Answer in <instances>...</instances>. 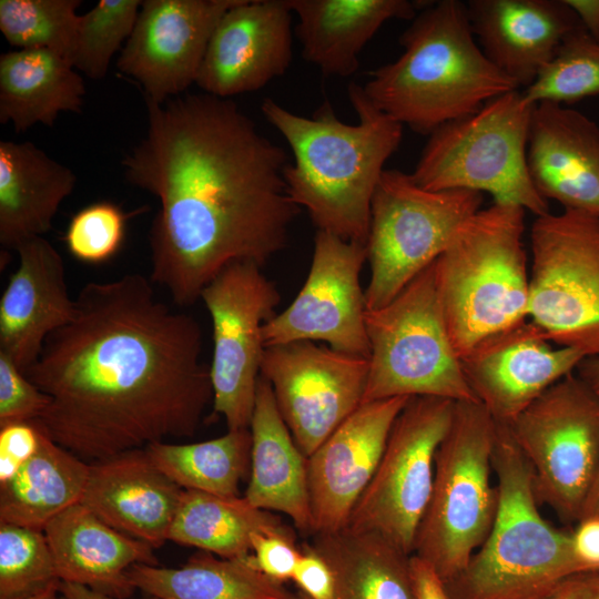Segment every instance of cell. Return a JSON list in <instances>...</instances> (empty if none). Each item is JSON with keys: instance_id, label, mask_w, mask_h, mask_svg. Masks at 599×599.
I'll use <instances>...</instances> for the list:
<instances>
[{"instance_id": "1", "label": "cell", "mask_w": 599, "mask_h": 599, "mask_svg": "<svg viewBox=\"0 0 599 599\" xmlns=\"http://www.w3.org/2000/svg\"><path fill=\"white\" fill-rule=\"evenodd\" d=\"M202 349L199 322L162 302L151 278L89 282L24 372L50 397L33 423L88 464L192 437L213 404Z\"/></svg>"}, {"instance_id": "2", "label": "cell", "mask_w": 599, "mask_h": 599, "mask_svg": "<svg viewBox=\"0 0 599 599\" xmlns=\"http://www.w3.org/2000/svg\"><path fill=\"white\" fill-rule=\"evenodd\" d=\"M145 104L146 134L122 166L160 201L150 278L186 306L231 263L263 267L286 246L300 207L284 179L287 153L234 101L203 92Z\"/></svg>"}, {"instance_id": "3", "label": "cell", "mask_w": 599, "mask_h": 599, "mask_svg": "<svg viewBox=\"0 0 599 599\" xmlns=\"http://www.w3.org/2000/svg\"><path fill=\"white\" fill-rule=\"evenodd\" d=\"M347 93L357 124L342 122L328 101L312 118L270 98L261 111L292 149L284 179L294 204L308 212L317 231L366 245L373 195L400 144L403 124L377 109L362 85L352 82Z\"/></svg>"}, {"instance_id": "4", "label": "cell", "mask_w": 599, "mask_h": 599, "mask_svg": "<svg viewBox=\"0 0 599 599\" xmlns=\"http://www.w3.org/2000/svg\"><path fill=\"white\" fill-rule=\"evenodd\" d=\"M399 43L398 59L373 71L363 89L377 109L420 134L519 89L480 49L465 2L426 6Z\"/></svg>"}, {"instance_id": "5", "label": "cell", "mask_w": 599, "mask_h": 599, "mask_svg": "<svg viewBox=\"0 0 599 599\" xmlns=\"http://www.w3.org/2000/svg\"><path fill=\"white\" fill-rule=\"evenodd\" d=\"M496 424V517L464 570L445 582L450 599H537L565 578L590 570L576 555L572 534L540 514L530 467L508 426Z\"/></svg>"}, {"instance_id": "6", "label": "cell", "mask_w": 599, "mask_h": 599, "mask_svg": "<svg viewBox=\"0 0 599 599\" xmlns=\"http://www.w3.org/2000/svg\"><path fill=\"white\" fill-rule=\"evenodd\" d=\"M525 214V209L510 204L478 210L433 263L438 300L459 358L528 321Z\"/></svg>"}, {"instance_id": "7", "label": "cell", "mask_w": 599, "mask_h": 599, "mask_svg": "<svg viewBox=\"0 0 599 599\" xmlns=\"http://www.w3.org/2000/svg\"><path fill=\"white\" fill-rule=\"evenodd\" d=\"M496 433L495 419L479 402H456L451 424L436 451L432 494L413 552L444 582L464 570L494 524Z\"/></svg>"}, {"instance_id": "8", "label": "cell", "mask_w": 599, "mask_h": 599, "mask_svg": "<svg viewBox=\"0 0 599 599\" xmlns=\"http://www.w3.org/2000/svg\"><path fill=\"white\" fill-rule=\"evenodd\" d=\"M534 109L522 91L514 90L440 125L429 134L412 177L425 190L489 193L494 203L518 205L536 216L549 213L527 164Z\"/></svg>"}, {"instance_id": "9", "label": "cell", "mask_w": 599, "mask_h": 599, "mask_svg": "<svg viewBox=\"0 0 599 599\" xmlns=\"http://www.w3.org/2000/svg\"><path fill=\"white\" fill-rule=\"evenodd\" d=\"M366 332L363 403L416 396L478 402L448 334L433 263L387 304L366 309Z\"/></svg>"}, {"instance_id": "10", "label": "cell", "mask_w": 599, "mask_h": 599, "mask_svg": "<svg viewBox=\"0 0 599 599\" xmlns=\"http://www.w3.org/2000/svg\"><path fill=\"white\" fill-rule=\"evenodd\" d=\"M483 200L470 190H425L410 174L385 169L370 206L366 309L387 304L434 263Z\"/></svg>"}, {"instance_id": "11", "label": "cell", "mask_w": 599, "mask_h": 599, "mask_svg": "<svg viewBox=\"0 0 599 599\" xmlns=\"http://www.w3.org/2000/svg\"><path fill=\"white\" fill-rule=\"evenodd\" d=\"M530 247L528 321L550 343L599 356V216H537Z\"/></svg>"}, {"instance_id": "12", "label": "cell", "mask_w": 599, "mask_h": 599, "mask_svg": "<svg viewBox=\"0 0 599 599\" xmlns=\"http://www.w3.org/2000/svg\"><path fill=\"white\" fill-rule=\"evenodd\" d=\"M507 426L530 467L539 502L578 522L599 460V395L573 372Z\"/></svg>"}, {"instance_id": "13", "label": "cell", "mask_w": 599, "mask_h": 599, "mask_svg": "<svg viewBox=\"0 0 599 599\" xmlns=\"http://www.w3.org/2000/svg\"><path fill=\"white\" fill-rule=\"evenodd\" d=\"M456 402L410 397L390 429L383 456L355 505L346 529L380 537L413 555L435 474V456L453 419Z\"/></svg>"}, {"instance_id": "14", "label": "cell", "mask_w": 599, "mask_h": 599, "mask_svg": "<svg viewBox=\"0 0 599 599\" xmlns=\"http://www.w3.org/2000/svg\"><path fill=\"white\" fill-rule=\"evenodd\" d=\"M213 327L210 374L213 412L227 430L250 428L261 363L263 327L281 302L277 286L253 262L225 266L202 291Z\"/></svg>"}, {"instance_id": "15", "label": "cell", "mask_w": 599, "mask_h": 599, "mask_svg": "<svg viewBox=\"0 0 599 599\" xmlns=\"http://www.w3.org/2000/svg\"><path fill=\"white\" fill-rule=\"evenodd\" d=\"M261 376L308 457L363 403L368 358L298 341L265 347Z\"/></svg>"}, {"instance_id": "16", "label": "cell", "mask_w": 599, "mask_h": 599, "mask_svg": "<svg viewBox=\"0 0 599 599\" xmlns=\"http://www.w3.org/2000/svg\"><path fill=\"white\" fill-rule=\"evenodd\" d=\"M366 261L365 244L317 231L302 288L263 327L265 347L323 342L335 351L368 358L365 291L361 286Z\"/></svg>"}, {"instance_id": "17", "label": "cell", "mask_w": 599, "mask_h": 599, "mask_svg": "<svg viewBox=\"0 0 599 599\" xmlns=\"http://www.w3.org/2000/svg\"><path fill=\"white\" fill-rule=\"evenodd\" d=\"M240 0H145L116 61L162 104L196 78L221 17Z\"/></svg>"}, {"instance_id": "18", "label": "cell", "mask_w": 599, "mask_h": 599, "mask_svg": "<svg viewBox=\"0 0 599 599\" xmlns=\"http://www.w3.org/2000/svg\"><path fill=\"white\" fill-rule=\"evenodd\" d=\"M409 398L361 404L307 457L314 535L346 527L377 469L394 422Z\"/></svg>"}, {"instance_id": "19", "label": "cell", "mask_w": 599, "mask_h": 599, "mask_svg": "<svg viewBox=\"0 0 599 599\" xmlns=\"http://www.w3.org/2000/svg\"><path fill=\"white\" fill-rule=\"evenodd\" d=\"M292 10L286 0H240L217 22L196 84L229 99L260 90L292 61Z\"/></svg>"}, {"instance_id": "20", "label": "cell", "mask_w": 599, "mask_h": 599, "mask_svg": "<svg viewBox=\"0 0 599 599\" xmlns=\"http://www.w3.org/2000/svg\"><path fill=\"white\" fill-rule=\"evenodd\" d=\"M586 356L554 347L529 321L495 335L460 358L476 399L496 423L509 425Z\"/></svg>"}, {"instance_id": "21", "label": "cell", "mask_w": 599, "mask_h": 599, "mask_svg": "<svg viewBox=\"0 0 599 599\" xmlns=\"http://www.w3.org/2000/svg\"><path fill=\"white\" fill-rule=\"evenodd\" d=\"M19 263L0 297V353L23 373L38 359L47 338L75 313L64 262L43 236L21 243Z\"/></svg>"}, {"instance_id": "22", "label": "cell", "mask_w": 599, "mask_h": 599, "mask_svg": "<svg viewBox=\"0 0 599 599\" xmlns=\"http://www.w3.org/2000/svg\"><path fill=\"white\" fill-rule=\"evenodd\" d=\"M527 164L545 200L599 216V125L593 120L564 104L536 103Z\"/></svg>"}, {"instance_id": "23", "label": "cell", "mask_w": 599, "mask_h": 599, "mask_svg": "<svg viewBox=\"0 0 599 599\" xmlns=\"http://www.w3.org/2000/svg\"><path fill=\"white\" fill-rule=\"evenodd\" d=\"M466 8L485 55L525 89L582 27L566 0H469Z\"/></svg>"}, {"instance_id": "24", "label": "cell", "mask_w": 599, "mask_h": 599, "mask_svg": "<svg viewBox=\"0 0 599 599\" xmlns=\"http://www.w3.org/2000/svg\"><path fill=\"white\" fill-rule=\"evenodd\" d=\"M182 493L139 448L91 464L80 502L109 526L156 549L169 540Z\"/></svg>"}, {"instance_id": "25", "label": "cell", "mask_w": 599, "mask_h": 599, "mask_svg": "<svg viewBox=\"0 0 599 599\" xmlns=\"http://www.w3.org/2000/svg\"><path fill=\"white\" fill-rule=\"evenodd\" d=\"M61 582L128 598L134 590L128 570L136 564L158 565L153 548L120 532L78 502L43 528Z\"/></svg>"}, {"instance_id": "26", "label": "cell", "mask_w": 599, "mask_h": 599, "mask_svg": "<svg viewBox=\"0 0 599 599\" xmlns=\"http://www.w3.org/2000/svg\"><path fill=\"white\" fill-rule=\"evenodd\" d=\"M251 477L244 498L254 507L287 515L303 534H313L307 457L283 420L271 385L260 376L250 424Z\"/></svg>"}, {"instance_id": "27", "label": "cell", "mask_w": 599, "mask_h": 599, "mask_svg": "<svg viewBox=\"0 0 599 599\" xmlns=\"http://www.w3.org/2000/svg\"><path fill=\"white\" fill-rule=\"evenodd\" d=\"M298 17L303 58L323 74L347 78L379 28L393 19L413 20L420 8L409 0H286Z\"/></svg>"}, {"instance_id": "28", "label": "cell", "mask_w": 599, "mask_h": 599, "mask_svg": "<svg viewBox=\"0 0 599 599\" xmlns=\"http://www.w3.org/2000/svg\"><path fill=\"white\" fill-rule=\"evenodd\" d=\"M77 176L31 142H0V244L7 250L42 236Z\"/></svg>"}, {"instance_id": "29", "label": "cell", "mask_w": 599, "mask_h": 599, "mask_svg": "<svg viewBox=\"0 0 599 599\" xmlns=\"http://www.w3.org/2000/svg\"><path fill=\"white\" fill-rule=\"evenodd\" d=\"M85 87L61 55L16 49L0 57V122L17 133L42 123L53 126L60 112H81Z\"/></svg>"}, {"instance_id": "30", "label": "cell", "mask_w": 599, "mask_h": 599, "mask_svg": "<svg viewBox=\"0 0 599 599\" xmlns=\"http://www.w3.org/2000/svg\"><path fill=\"white\" fill-rule=\"evenodd\" d=\"M90 465L42 432L37 450L0 483V522L43 530L80 502Z\"/></svg>"}, {"instance_id": "31", "label": "cell", "mask_w": 599, "mask_h": 599, "mask_svg": "<svg viewBox=\"0 0 599 599\" xmlns=\"http://www.w3.org/2000/svg\"><path fill=\"white\" fill-rule=\"evenodd\" d=\"M128 578L134 589L159 599H296L254 567L252 552L226 559L201 551L177 568L136 564Z\"/></svg>"}, {"instance_id": "32", "label": "cell", "mask_w": 599, "mask_h": 599, "mask_svg": "<svg viewBox=\"0 0 599 599\" xmlns=\"http://www.w3.org/2000/svg\"><path fill=\"white\" fill-rule=\"evenodd\" d=\"M256 532L295 537L278 516L252 506L244 497L183 489L169 540L235 559L251 554Z\"/></svg>"}, {"instance_id": "33", "label": "cell", "mask_w": 599, "mask_h": 599, "mask_svg": "<svg viewBox=\"0 0 599 599\" xmlns=\"http://www.w3.org/2000/svg\"><path fill=\"white\" fill-rule=\"evenodd\" d=\"M311 544L334 570L335 599H415L412 555L380 537L344 528L315 534Z\"/></svg>"}, {"instance_id": "34", "label": "cell", "mask_w": 599, "mask_h": 599, "mask_svg": "<svg viewBox=\"0 0 599 599\" xmlns=\"http://www.w3.org/2000/svg\"><path fill=\"white\" fill-rule=\"evenodd\" d=\"M154 465L183 489L240 497L238 486L251 469L250 428L191 444L153 443L144 447Z\"/></svg>"}, {"instance_id": "35", "label": "cell", "mask_w": 599, "mask_h": 599, "mask_svg": "<svg viewBox=\"0 0 599 599\" xmlns=\"http://www.w3.org/2000/svg\"><path fill=\"white\" fill-rule=\"evenodd\" d=\"M80 4L79 0H0V30L17 49L49 50L67 60Z\"/></svg>"}, {"instance_id": "36", "label": "cell", "mask_w": 599, "mask_h": 599, "mask_svg": "<svg viewBox=\"0 0 599 599\" xmlns=\"http://www.w3.org/2000/svg\"><path fill=\"white\" fill-rule=\"evenodd\" d=\"M60 583L43 530L0 522V599H28Z\"/></svg>"}, {"instance_id": "37", "label": "cell", "mask_w": 599, "mask_h": 599, "mask_svg": "<svg viewBox=\"0 0 599 599\" xmlns=\"http://www.w3.org/2000/svg\"><path fill=\"white\" fill-rule=\"evenodd\" d=\"M141 4L140 0H100L79 14L67 61L90 79L104 78L112 57L131 35Z\"/></svg>"}, {"instance_id": "38", "label": "cell", "mask_w": 599, "mask_h": 599, "mask_svg": "<svg viewBox=\"0 0 599 599\" xmlns=\"http://www.w3.org/2000/svg\"><path fill=\"white\" fill-rule=\"evenodd\" d=\"M526 99L567 104L599 95V43L583 27L570 33L528 88Z\"/></svg>"}, {"instance_id": "39", "label": "cell", "mask_w": 599, "mask_h": 599, "mask_svg": "<svg viewBox=\"0 0 599 599\" xmlns=\"http://www.w3.org/2000/svg\"><path fill=\"white\" fill-rule=\"evenodd\" d=\"M126 216L110 202H98L80 210L71 219L65 244L72 256L87 264L109 261L120 250Z\"/></svg>"}, {"instance_id": "40", "label": "cell", "mask_w": 599, "mask_h": 599, "mask_svg": "<svg viewBox=\"0 0 599 599\" xmlns=\"http://www.w3.org/2000/svg\"><path fill=\"white\" fill-rule=\"evenodd\" d=\"M50 405V397L3 353H0V427L34 422Z\"/></svg>"}, {"instance_id": "41", "label": "cell", "mask_w": 599, "mask_h": 599, "mask_svg": "<svg viewBox=\"0 0 599 599\" xmlns=\"http://www.w3.org/2000/svg\"><path fill=\"white\" fill-rule=\"evenodd\" d=\"M296 537L256 532L252 536V561L265 576L285 582L292 580L302 557Z\"/></svg>"}, {"instance_id": "42", "label": "cell", "mask_w": 599, "mask_h": 599, "mask_svg": "<svg viewBox=\"0 0 599 599\" xmlns=\"http://www.w3.org/2000/svg\"><path fill=\"white\" fill-rule=\"evenodd\" d=\"M302 557L292 581L296 599H335L336 577L329 562L312 544L302 545Z\"/></svg>"}, {"instance_id": "43", "label": "cell", "mask_w": 599, "mask_h": 599, "mask_svg": "<svg viewBox=\"0 0 599 599\" xmlns=\"http://www.w3.org/2000/svg\"><path fill=\"white\" fill-rule=\"evenodd\" d=\"M41 429L33 422L0 427V483L8 479L38 448Z\"/></svg>"}, {"instance_id": "44", "label": "cell", "mask_w": 599, "mask_h": 599, "mask_svg": "<svg viewBox=\"0 0 599 599\" xmlns=\"http://www.w3.org/2000/svg\"><path fill=\"white\" fill-rule=\"evenodd\" d=\"M537 599H599V570L573 573Z\"/></svg>"}, {"instance_id": "45", "label": "cell", "mask_w": 599, "mask_h": 599, "mask_svg": "<svg viewBox=\"0 0 599 599\" xmlns=\"http://www.w3.org/2000/svg\"><path fill=\"white\" fill-rule=\"evenodd\" d=\"M409 566L415 599H450L445 582L428 562L412 555Z\"/></svg>"}, {"instance_id": "46", "label": "cell", "mask_w": 599, "mask_h": 599, "mask_svg": "<svg viewBox=\"0 0 599 599\" xmlns=\"http://www.w3.org/2000/svg\"><path fill=\"white\" fill-rule=\"evenodd\" d=\"M571 534L579 560L590 570H599V518L580 520Z\"/></svg>"}, {"instance_id": "47", "label": "cell", "mask_w": 599, "mask_h": 599, "mask_svg": "<svg viewBox=\"0 0 599 599\" xmlns=\"http://www.w3.org/2000/svg\"><path fill=\"white\" fill-rule=\"evenodd\" d=\"M588 34L599 43V0H566Z\"/></svg>"}, {"instance_id": "48", "label": "cell", "mask_w": 599, "mask_h": 599, "mask_svg": "<svg viewBox=\"0 0 599 599\" xmlns=\"http://www.w3.org/2000/svg\"><path fill=\"white\" fill-rule=\"evenodd\" d=\"M60 592L65 599H128V598H116L99 591H95L87 586L73 583V582H61ZM142 599H159L152 596H148Z\"/></svg>"}, {"instance_id": "49", "label": "cell", "mask_w": 599, "mask_h": 599, "mask_svg": "<svg viewBox=\"0 0 599 599\" xmlns=\"http://www.w3.org/2000/svg\"><path fill=\"white\" fill-rule=\"evenodd\" d=\"M590 518H599V460L582 505L579 521Z\"/></svg>"}, {"instance_id": "50", "label": "cell", "mask_w": 599, "mask_h": 599, "mask_svg": "<svg viewBox=\"0 0 599 599\" xmlns=\"http://www.w3.org/2000/svg\"><path fill=\"white\" fill-rule=\"evenodd\" d=\"M577 375L599 395V356L585 357L577 367Z\"/></svg>"}, {"instance_id": "51", "label": "cell", "mask_w": 599, "mask_h": 599, "mask_svg": "<svg viewBox=\"0 0 599 599\" xmlns=\"http://www.w3.org/2000/svg\"><path fill=\"white\" fill-rule=\"evenodd\" d=\"M28 599H65L60 589H50Z\"/></svg>"}]
</instances>
